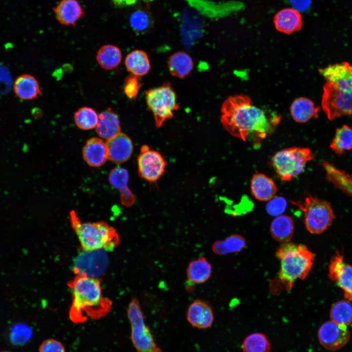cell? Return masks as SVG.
<instances>
[{"label":"cell","instance_id":"cell-1","mask_svg":"<svg viewBox=\"0 0 352 352\" xmlns=\"http://www.w3.org/2000/svg\"><path fill=\"white\" fill-rule=\"evenodd\" d=\"M220 120L224 129L244 141L250 137L264 139L280 122L276 115L270 117L263 110L252 105L245 95L231 96L223 103Z\"/></svg>","mask_w":352,"mask_h":352},{"label":"cell","instance_id":"cell-2","mask_svg":"<svg viewBox=\"0 0 352 352\" xmlns=\"http://www.w3.org/2000/svg\"><path fill=\"white\" fill-rule=\"evenodd\" d=\"M67 286L72 295L68 314L74 323H84L88 318L98 320L110 312L112 302L103 295L99 279L76 275Z\"/></svg>","mask_w":352,"mask_h":352},{"label":"cell","instance_id":"cell-3","mask_svg":"<svg viewBox=\"0 0 352 352\" xmlns=\"http://www.w3.org/2000/svg\"><path fill=\"white\" fill-rule=\"evenodd\" d=\"M326 82L321 105L330 120L352 114V65L342 62L319 70Z\"/></svg>","mask_w":352,"mask_h":352},{"label":"cell","instance_id":"cell-4","mask_svg":"<svg viewBox=\"0 0 352 352\" xmlns=\"http://www.w3.org/2000/svg\"><path fill=\"white\" fill-rule=\"evenodd\" d=\"M276 256L280 260L279 277L287 291L296 280L307 277L314 260V254L306 245L288 242L278 248Z\"/></svg>","mask_w":352,"mask_h":352},{"label":"cell","instance_id":"cell-5","mask_svg":"<svg viewBox=\"0 0 352 352\" xmlns=\"http://www.w3.org/2000/svg\"><path fill=\"white\" fill-rule=\"evenodd\" d=\"M70 220L83 250L110 251L120 243L116 230L105 221L82 222L74 211L70 212Z\"/></svg>","mask_w":352,"mask_h":352},{"label":"cell","instance_id":"cell-6","mask_svg":"<svg viewBox=\"0 0 352 352\" xmlns=\"http://www.w3.org/2000/svg\"><path fill=\"white\" fill-rule=\"evenodd\" d=\"M291 202L304 213L306 227L312 234L324 232L335 218L331 206L327 200L309 195L303 201Z\"/></svg>","mask_w":352,"mask_h":352},{"label":"cell","instance_id":"cell-7","mask_svg":"<svg viewBox=\"0 0 352 352\" xmlns=\"http://www.w3.org/2000/svg\"><path fill=\"white\" fill-rule=\"evenodd\" d=\"M314 155L308 148L292 147L276 153L272 158V165L277 176L289 181L300 175L306 164Z\"/></svg>","mask_w":352,"mask_h":352},{"label":"cell","instance_id":"cell-8","mask_svg":"<svg viewBox=\"0 0 352 352\" xmlns=\"http://www.w3.org/2000/svg\"><path fill=\"white\" fill-rule=\"evenodd\" d=\"M145 99L148 110L154 117L155 126L160 127L163 123L173 117L178 110L176 93L169 82H165L158 87L148 89Z\"/></svg>","mask_w":352,"mask_h":352},{"label":"cell","instance_id":"cell-9","mask_svg":"<svg viewBox=\"0 0 352 352\" xmlns=\"http://www.w3.org/2000/svg\"><path fill=\"white\" fill-rule=\"evenodd\" d=\"M127 316L131 327V339L137 352H162L146 325L139 302L132 298L127 308Z\"/></svg>","mask_w":352,"mask_h":352},{"label":"cell","instance_id":"cell-10","mask_svg":"<svg viewBox=\"0 0 352 352\" xmlns=\"http://www.w3.org/2000/svg\"><path fill=\"white\" fill-rule=\"evenodd\" d=\"M106 252L104 250L82 249L74 259V273L76 275L98 278L105 272L108 265L109 258Z\"/></svg>","mask_w":352,"mask_h":352},{"label":"cell","instance_id":"cell-11","mask_svg":"<svg viewBox=\"0 0 352 352\" xmlns=\"http://www.w3.org/2000/svg\"><path fill=\"white\" fill-rule=\"evenodd\" d=\"M167 163L161 154L143 145L137 157L139 176L150 183L157 181L163 175Z\"/></svg>","mask_w":352,"mask_h":352},{"label":"cell","instance_id":"cell-12","mask_svg":"<svg viewBox=\"0 0 352 352\" xmlns=\"http://www.w3.org/2000/svg\"><path fill=\"white\" fill-rule=\"evenodd\" d=\"M317 337L320 344L329 351H335L344 347L349 341L350 333L347 327L331 320L324 322L319 327Z\"/></svg>","mask_w":352,"mask_h":352},{"label":"cell","instance_id":"cell-13","mask_svg":"<svg viewBox=\"0 0 352 352\" xmlns=\"http://www.w3.org/2000/svg\"><path fill=\"white\" fill-rule=\"evenodd\" d=\"M329 278L343 291L345 299L352 301V265L346 263L343 255L336 251L329 265Z\"/></svg>","mask_w":352,"mask_h":352},{"label":"cell","instance_id":"cell-14","mask_svg":"<svg viewBox=\"0 0 352 352\" xmlns=\"http://www.w3.org/2000/svg\"><path fill=\"white\" fill-rule=\"evenodd\" d=\"M186 318L192 327L198 329L210 328L214 320L211 307L207 302L200 299L195 300L190 305Z\"/></svg>","mask_w":352,"mask_h":352},{"label":"cell","instance_id":"cell-15","mask_svg":"<svg viewBox=\"0 0 352 352\" xmlns=\"http://www.w3.org/2000/svg\"><path fill=\"white\" fill-rule=\"evenodd\" d=\"M108 159L117 164L127 161L131 156L133 151V145L131 139L126 134L119 132L113 137L107 140L106 142Z\"/></svg>","mask_w":352,"mask_h":352},{"label":"cell","instance_id":"cell-16","mask_svg":"<svg viewBox=\"0 0 352 352\" xmlns=\"http://www.w3.org/2000/svg\"><path fill=\"white\" fill-rule=\"evenodd\" d=\"M274 24L279 32L290 34L300 30L302 26V16L293 8H284L274 16Z\"/></svg>","mask_w":352,"mask_h":352},{"label":"cell","instance_id":"cell-17","mask_svg":"<svg viewBox=\"0 0 352 352\" xmlns=\"http://www.w3.org/2000/svg\"><path fill=\"white\" fill-rule=\"evenodd\" d=\"M53 10L57 20L64 25H75L84 15L83 9L77 0H62Z\"/></svg>","mask_w":352,"mask_h":352},{"label":"cell","instance_id":"cell-18","mask_svg":"<svg viewBox=\"0 0 352 352\" xmlns=\"http://www.w3.org/2000/svg\"><path fill=\"white\" fill-rule=\"evenodd\" d=\"M83 156L87 163L91 167L102 166L108 159L106 142L97 137L89 139L83 148Z\"/></svg>","mask_w":352,"mask_h":352},{"label":"cell","instance_id":"cell-19","mask_svg":"<svg viewBox=\"0 0 352 352\" xmlns=\"http://www.w3.org/2000/svg\"><path fill=\"white\" fill-rule=\"evenodd\" d=\"M322 165L326 172L327 181L336 188L352 197V176L327 161H323Z\"/></svg>","mask_w":352,"mask_h":352},{"label":"cell","instance_id":"cell-20","mask_svg":"<svg viewBox=\"0 0 352 352\" xmlns=\"http://www.w3.org/2000/svg\"><path fill=\"white\" fill-rule=\"evenodd\" d=\"M251 191L253 197L260 201H269L277 192V186L273 180L262 173L255 174L250 181Z\"/></svg>","mask_w":352,"mask_h":352},{"label":"cell","instance_id":"cell-21","mask_svg":"<svg viewBox=\"0 0 352 352\" xmlns=\"http://www.w3.org/2000/svg\"><path fill=\"white\" fill-rule=\"evenodd\" d=\"M13 90L17 97L24 100L35 99L42 93L38 81L29 74H22L16 79Z\"/></svg>","mask_w":352,"mask_h":352},{"label":"cell","instance_id":"cell-22","mask_svg":"<svg viewBox=\"0 0 352 352\" xmlns=\"http://www.w3.org/2000/svg\"><path fill=\"white\" fill-rule=\"evenodd\" d=\"M129 177L128 172L121 167L113 169L109 176L110 184L120 191L121 202L126 206L132 205L135 201L133 194L128 187Z\"/></svg>","mask_w":352,"mask_h":352},{"label":"cell","instance_id":"cell-23","mask_svg":"<svg viewBox=\"0 0 352 352\" xmlns=\"http://www.w3.org/2000/svg\"><path fill=\"white\" fill-rule=\"evenodd\" d=\"M98 135L109 139L120 132V121L118 116L110 109L102 111L99 115L95 127Z\"/></svg>","mask_w":352,"mask_h":352},{"label":"cell","instance_id":"cell-24","mask_svg":"<svg viewBox=\"0 0 352 352\" xmlns=\"http://www.w3.org/2000/svg\"><path fill=\"white\" fill-rule=\"evenodd\" d=\"M290 109L292 118L299 123H305L312 118H317L319 110V108L311 100L305 97L296 99Z\"/></svg>","mask_w":352,"mask_h":352},{"label":"cell","instance_id":"cell-25","mask_svg":"<svg viewBox=\"0 0 352 352\" xmlns=\"http://www.w3.org/2000/svg\"><path fill=\"white\" fill-rule=\"evenodd\" d=\"M193 67L192 58L184 51H177L173 53L168 60V67L170 73L177 78H184L188 76Z\"/></svg>","mask_w":352,"mask_h":352},{"label":"cell","instance_id":"cell-26","mask_svg":"<svg viewBox=\"0 0 352 352\" xmlns=\"http://www.w3.org/2000/svg\"><path fill=\"white\" fill-rule=\"evenodd\" d=\"M270 231L272 238L276 241L286 243L291 239L294 230V222L287 215H280L273 220Z\"/></svg>","mask_w":352,"mask_h":352},{"label":"cell","instance_id":"cell-27","mask_svg":"<svg viewBox=\"0 0 352 352\" xmlns=\"http://www.w3.org/2000/svg\"><path fill=\"white\" fill-rule=\"evenodd\" d=\"M125 65L132 74L142 76L147 74L151 69L150 61L147 54L141 50H134L126 56Z\"/></svg>","mask_w":352,"mask_h":352},{"label":"cell","instance_id":"cell-28","mask_svg":"<svg viewBox=\"0 0 352 352\" xmlns=\"http://www.w3.org/2000/svg\"><path fill=\"white\" fill-rule=\"evenodd\" d=\"M211 265L203 256L191 262L186 270L188 281L197 284L206 282L211 277Z\"/></svg>","mask_w":352,"mask_h":352},{"label":"cell","instance_id":"cell-29","mask_svg":"<svg viewBox=\"0 0 352 352\" xmlns=\"http://www.w3.org/2000/svg\"><path fill=\"white\" fill-rule=\"evenodd\" d=\"M121 50L116 46L106 44L98 50L96 56L99 65L104 69L112 70L117 67L122 60Z\"/></svg>","mask_w":352,"mask_h":352},{"label":"cell","instance_id":"cell-30","mask_svg":"<svg viewBox=\"0 0 352 352\" xmlns=\"http://www.w3.org/2000/svg\"><path fill=\"white\" fill-rule=\"evenodd\" d=\"M330 148L339 155L352 150V128L346 125L337 128Z\"/></svg>","mask_w":352,"mask_h":352},{"label":"cell","instance_id":"cell-31","mask_svg":"<svg viewBox=\"0 0 352 352\" xmlns=\"http://www.w3.org/2000/svg\"><path fill=\"white\" fill-rule=\"evenodd\" d=\"M245 244L246 241L242 236L233 234L224 240L215 242L212 245V249L216 254L223 255L240 251L243 249Z\"/></svg>","mask_w":352,"mask_h":352},{"label":"cell","instance_id":"cell-32","mask_svg":"<svg viewBox=\"0 0 352 352\" xmlns=\"http://www.w3.org/2000/svg\"><path fill=\"white\" fill-rule=\"evenodd\" d=\"M330 316L334 322L349 326L352 324V303L346 299L335 302L330 308Z\"/></svg>","mask_w":352,"mask_h":352},{"label":"cell","instance_id":"cell-33","mask_svg":"<svg viewBox=\"0 0 352 352\" xmlns=\"http://www.w3.org/2000/svg\"><path fill=\"white\" fill-rule=\"evenodd\" d=\"M242 352H270L271 343L263 333L255 332L246 336L242 344Z\"/></svg>","mask_w":352,"mask_h":352},{"label":"cell","instance_id":"cell-34","mask_svg":"<svg viewBox=\"0 0 352 352\" xmlns=\"http://www.w3.org/2000/svg\"><path fill=\"white\" fill-rule=\"evenodd\" d=\"M99 116L93 109L83 107L78 109L74 114V120L77 126L84 130L95 128Z\"/></svg>","mask_w":352,"mask_h":352},{"label":"cell","instance_id":"cell-35","mask_svg":"<svg viewBox=\"0 0 352 352\" xmlns=\"http://www.w3.org/2000/svg\"><path fill=\"white\" fill-rule=\"evenodd\" d=\"M130 23L134 31L143 34L148 32L152 27L153 21L149 12L138 9L131 15Z\"/></svg>","mask_w":352,"mask_h":352},{"label":"cell","instance_id":"cell-36","mask_svg":"<svg viewBox=\"0 0 352 352\" xmlns=\"http://www.w3.org/2000/svg\"><path fill=\"white\" fill-rule=\"evenodd\" d=\"M32 334V330L29 326L18 323L13 326L10 330V340L13 345L22 346L30 340Z\"/></svg>","mask_w":352,"mask_h":352},{"label":"cell","instance_id":"cell-37","mask_svg":"<svg viewBox=\"0 0 352 352\" xmlns=\"http://www.w3.org/2000/svg\"><path fill=\"white\" fill-rule=\"evenodd\" d=\"M141 83L139 76L131 74L125 80L123 90L125 95L130 100H135L140 88Z\"/></svg>","mask_w":352,"mask_h":352},{"label":"cell","instance_id":"cell-38","mask_svg":"<svg viewBox=\"0 0 352 352\" xmlns=\"http://www.w3.org/2000/svg\"><path fill=\"white\" fill-rule=\"evenodd\" d=\"M287 202L282 197H274L269 200L266 206L267 212L271 216H279L285 211Z\"/></svg>","mask_w":352,"mask_h":352},{"label":"cell","instance_id":"cell-39","mask_svg":"<svg viewBox=\"0 0 352 352\" xmlns=\"http://www.w3.org/2000/svg\"><path fill=\"white\" fill-rule=\"evenodd\" d=\"M39 352H66L64 345L59 341L49 338L44 341L39 348Z\"/></svg>","mask_w":352,"mask_h":352},{"label":"cell","instance_id":"cell-40","mask_svg":"<svg viewBox=\"0 0 352 352\" xmlns=\"http://www.w3.org/2000/svg\"><path fill=\"white\" fill-rule=\"evenodd\" d=\"M293 9L300 11L307 10L311 4V0H289Z\"/></svg>","mask_w":352,"mask_h":352},{"label":"cell","instance_id":"cell-41","mask_svg":"<svg viewBox=\"0 0 352 352\" xmlns=\"http://www.w3.org/2000/svg\"><path fill=\"white\" fill-rule=\"evenodd\" d=\"M118 6H129L135 4L137 0H111Z\"/></svg>","mask_w":352,"mask_h":352},{"label":"cell","instance_id":"cell-42","mask_svg":"<svg viewBox=\"0 0 352 352\" xmlns=\"http://www.w3.org/2000/svg\"><path fill=\"white\" fill-rule=\"evenodd\" d=\"M8 352V351H1V352Z\"/></svg>","mask_w":352,"mask_h":352}]
</instances>
